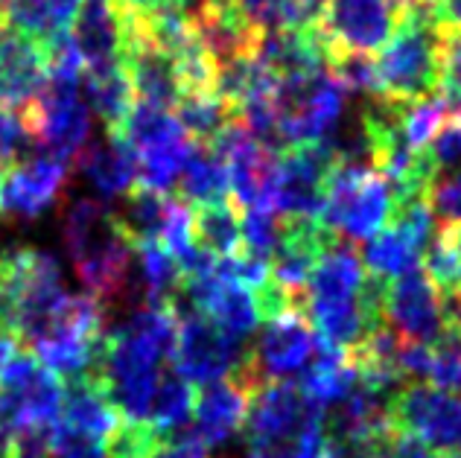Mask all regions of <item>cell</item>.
Listing matches in <instances>:
<instances>
[{
    "instance_id": "obj_32",
    "label": "cell",
    "mask_w": 461,
    "mask_h": 458,
    "mask_svg": "<svg viewBox=\"0 0 461 458\" xmlns=\"http://www.w3.org/2000/svg\"><path fill=\"white\" fill-rule=\"evenodd\" d=\"M161 447H167V441L152 424H135V420L120 418L117 429L108 436L105 455L108 458H152Z\"/></svg>"
},
{
    "instance_id": "obj_5",
    "label": "cell",
    "mask_w": 461,
    "mask_h": 458,
    "mask_svg": "<svg viewBox=\"0 0 461 458\" xmlns=\"http://www.w3.org/2000/svg\"><path fill=\"white\" fill-rule=\"evenodd\" d=\"M406 6L400 0H327L315 32L324 44L327 67L339 58H371L392 41Z\"/></svg>"
},
{
    "instance_id": "obj_15",
    "label": "cell",
    "mask_w": 461,
    "mask_h": 458,
    "mask_svg": "<svg viewBox=\"0 0 461 458\" xmlns=\"http://www.w3.org/2000/svg\"><path fill=\"white\" fill-rule=\"evenodd\" d=\"M251 394L242 389L237 380L208 382L196 391V406H193V427L190 438L199 441L204 450L225 447L230 438L246 424Z\"/></svg>"
},
{
    "instance_id": "obj_45",
    "label": "cell",
    "mask_w": 461,
    "mask_h": 458,
    "mask_svg": "<svg viewBox=\"0 0 461 458\" xmlns=\"http://www.w3.org/2000/svg\"><path fill=\"white\" fill-rule=\"evenodd\" d=\"M126 4H131V6H140V9H143V6H149L152 0H126Z\"/></svg>"
},
{
    "instance_id": "obj_20",
    "label": "cell",
    "mask_w": 461,
    "mask_h": 458,
    "mask_svg": "<svg viewBox=\"0 0 461 458\" xmlns=\"http://www.w3.org/2000/svg\"><path fill=\"white\" fill-rule=\"evenodd\" d=\"M85 94L91 100L88 108H94L96 117L103 120L105 135H114L129 117L131 105H135V91H131V79L123 62L88 70V76H85Z\"/></svg>"
},
{
    "instance_id": "obj_19",
    "label": "cell",
    "mask_w": 461,
    "mask_h": 458,
    "mask_svg": "<svg viewBox=\"0 0 461 458\" xmlns=\"http://www.w3.org/2000/svg\"><path fill=\"white\" fill-rule=\"evenodd\" d=\"M62 424L70 429H79L85 436L108 441V436L120 424V412L108 400V394L103 389V382L96 373L79 380L65 382V400H62Z\"/></svg>"
},
{
    "instance_id": "obj_2",
    "label": "cell",
    "mask_w": 461,
    "mask_h": 458,
    "mask_svg": "<svg viewBox=\"0 0 461 458\" xmlns=\"http://www.w3.org/2000/svg\"><path fill=\"white\" fill-rule=\"evenodd\" d=\"M444 27L432 9L415 0L403 12L397 32L374 58V100L392 105H411L427 96H438Z\"/></svg>"
},
{
    "instance_id": "obj_12",
    "label": "cell",
    "mask_w": 461,
    "mask_h": 458,
    "mask_svg": "<svg viewBox=\"0 0 461 458\" xmlns=\"http://www.w3.org/2000/svg\"><path fill=\"white\" fill-rule=\"evenodd\" d=\"M70 164L56 155H32L0 178V216L39 220L65 199Z\"/></svg>"
},
{
    "instance_id": "obj_31",
    "label": "cell",
    "mask_w": 461,
    "mask_h": 458,
    "mask_svg": "<svg viewBox=\"0 0 461 458\" xmlns=\"http://www.w3.org/2000/svg\"><path fill=\"white\" fill-rule=\"evenodd\" d=\"M32 147H35V138L30 131L23 108L0 105V178L9 170H15L18 164L27 161L23 155Z\"/></svg>"
},
{
    "instance_id": "obj_6",
    "label": "cell",
    "mask_w": 461,
    "mask_h": 458,
    "mask_svg": "<svg viewBox=\"0 0 461 458\" xmlns=\"http://www.w3.org/2000/svg\"><path fill=\"white\" fill-rule=\"evenodd\" d=\"M315 354V330L304 312L289 310L284 316L263 321V333L258 336L242 365L230 373L249 394H254L266 382H289V377L304 373L307 363Z\"/></svg>"
},
{
    "instance_id": "obj_30",
    "label": "cell",
    "mask_w": 461,
    "mask_h": 458,
    "mask_svg": "<svg viewBox=\"0 0 461 458\" xmlns=\"http://www.w3.org/2000/svg\"><path fill=\"white\" fill-rule=\"evenodd\" d=\"M242 255L260 263H272V255L284 234V220L269 211H242Z\"/></svg>"
},
{
    "instance_id": "obj_7",
    "label": "cell",
    "mask_w": 461,
    "mask_h": 458,
    "mask_svg": "<svg viewBox=\"0 0 461 458\" xmlns=\"http://www.w3.org/2000/svg\"><path fill=\"white\" fill-rule=\"evenodd\" d=\"M339 161L333 140L301 143L277 155L275 213L281 220H321L324 193Z\"/></svg>"
},
{
    "instance_id": "obj_23",
    "label": "cell",
    "mask_w": 461,
    "mask_h": 458,
    "mask_svg": "<svg viewBox=\"0 0 461 458\" xmlns=\"http://www.w3.org/2000/svg\"><path fill=\"white\" fill-rule=\"evenodd\" d=\"M181 131L199 147H211V143L222 135V131L237 120V112L230 108L216 91L204 94H187L173 108Z\"/></svg>"
},
{
    "instance_id": "obj_39",
    "label": "cell",
    "mask_w": 461,
    "mask_h": 458,
    "mask_svg": "<svg viewBox=\"0 0 461 458\" xmlns=\"http://www.w3.org/2000/svg\"><path fill=\"white\" fill-rule=\"evenodd\" d=\"M50 429L30 427L9 438V458H53L50 455Z\"/></svg>"
},
{
    "instance_id": "obj_13",
    "label": "cell",
    "mask_w": 461,
    "mask_h": 458,
    "mask_svg": "<svg viewBox=\"0 0 461 458\" xmlns=\"http://www.w3.org/2000/svg\"><path fill=\"white\" fill-rule=\"evenodd\" d=\"M50 82L47 47L0 23V105L23 108Z\"/></svg>"
},
{
    "instance_id": "obj_41",
    "label": "cell",
    "mask_w": 461,
    "mask_h": 458,
    "mask_svg": "<svg viewBox=\"0 0 461 458\" xmlns=\"http://www.w3.org/2000/svg\"><path fill=\"white\" fill-rule=\"evenodd\" d=\"M444 30L461 32V0H423Z\"/></svg>"
},
{
    "instance_id": "obj_50",
    "label": "cell",
    "mask_w": 461,
    "mask_h": 458,
    "mask_svg": "<svg viewBox=\"0 0 461 458\" xmlns=\"http://www.w3.org/2000/svg\"><path fill=\"white\" fill-rule=\"evenodd\" d=\"M249 458H260V455H251V453H249Z\"/></svg>"
},
{
    "instance_id": "obj_46",
    "label": "cell",
    "mask_w": 461,
    "mask_h": 458,
    "mask_svg": "<svg viewBox=\"0 0 461 458\" xmlns=\"http://www.w3.org/2000/svg\"><path fill=\"white\" fill-rule=\"evenodd\" d=\"M4 453H9V438L0 436V455H4Z\"/></svg>"
},
{
    "instance_id": "obj_40",
    "label": "cell",
    "mask_w": 461,
    "mask_h": 458,
    "mask_svg": "<svg viewBox=\"0 0 461 458\" xmlns=\"http://www.w3.org/2000/svg\"><path fill=\"white\" fill-rule=\"evenodd\" d=\"M152 458H208V450H204L199 441H193L190 429H187L185 436L176 438V441H169L167 447H161Z\"/></svg>"
},
{
    "instance_id": "obj_51",
    "label": "cell",
    "mask_w": 461,
    "mask_h": 458,
    "mask_svg": "<svg viewBox=\"0 0 461 458\" xmlns=\"http://www.w3.org/2000/svg\"><path fill=\"white\" fill-rule=\"evenodd\" d=\"M458 336H461V333H458Z\"/></svg>"
},
{
    "instance_id": "obj_9",
    "label": "cell",
    "mask_w": 461,
    "mask_h": 458,
    "mask_svg": "<svg viewBox=\"0 0 461 458\" xmlns=\"http://www.w3.org/2000/svg\"><path fill=\"white\" fill-rule=\"evenodd\" d=\"M23 114L35 143L50 149L47 155H56L74 166L91 138V108L79 96V85L50 79L30 105H23Z\"/></svg>"
},
{
    "instance_id": "obj_14",
    "label": "cell",
    "mask_w": 461,
    "mask_h": 458,
    "mask_svg": "<svg viewBox=\"0 0 461 458\" xmlns=\"http://www.w3.org/2000/svg\"><path fill=\"white\" fill-rule=\"evenodd\" d=\"M85 70L117 65L126 44V4L123 0H82V9L70 27Z\"/></svg>"
},
{
    "instance_id": "obj_36",
    "label": "cell",
    "mask_w": 461,
    "mask_h": 458,
    "mask_svg": "<svg viewBox=\"0 0 461 458\" xmlns=\"http://www.w3.org/2000/svg\"><path fill=\"white\" fill-rule=\"evenodd\" d=\"M158 246H161L164 251H169L176 260L196 246V239H193V208L176 196L169 199L161 234H158Z\"/></svg>"
},
{
    "instance_id": "obj_17",
    "label": "cell",
    "mask_w": 461,
    "mask_h": 458,
    "mask_svg": "<svg viewBox=\"0 0 461 458\" xmlns=\"http://www.w3.org/2000/svg\"><path fill=\"white\" fill-rule=\"evenodd\" d=\"M74 170L88 178L103 199H117L138 184V155L126 140L105 135L103 143H88L79 152Z\"/></svg>"
},
{
    "instance_id": "obj_3",
    "label": "cell",
    "mask_w": 461,
    "mask_h": 458,
    "mask_svg": "<svg viewBox=\"0 0 461 458\" xmlns=\"http://www.w3.org/2000/svg\"><path fill=\"white\" fill-rule=\"evenodd\" d=\"M397 211L394 193L368 164L336 161L324 193L321 222L350 246L385 231Z\"/></svg>"
},
{
    "instance_id": "obj_49",
    "label": "cell",
    "mask_w": 461,
    "mask_h": 458,
    "mask_svg": "<svg viewBox=\"0 0 461 458\" xmlns=\"http://www.w3.org/2000/svg\"><path fill=\"white\" fill-rule=\"evenodd\" d=\"M0 458H9V453H4V455H0Z\"/></svg>"
},
{
    "instance_id": "obj_43",
    "label": "cell",
    "mask_w": 461,
    "mask_h": 458,
    "mask_svg": "<svg viewBox=\"0 0 461 458\" xmlns=\"http://www.w3.org/2000/svg\"><path fill=\"white\" fill-rule=\"evenodd\" d=\"M15 354V342L9 339V336L0 330V368H4L9 363V356Z\"/></svg>"
},
{
    "instance_id": "obj_11",
    "label": "cell",
    "mask_w": 461,
    "mask_h": 458,
    "mask_svg": "<svg viewBox=\"0 0 461 458\" xmlns=\"http://www.w3.org/2000/svg\"><path fill=\"white\" fill-rule=\"evenodd\" d=\"M383 321L388 330L409 345L432 347L444 336H450L441 316V295L423 269L385 281Z\"/></svg>"
},
{
    "instance_id": "obj_28",
    "label": "cell",
    "mask_w": 461,
    "mask_h": 458,
    "mask_svg": "<svg viewBox=\"0 0 461 458\" xmlns=\"http://www.w3.org/2000/svg\"><path fill=\"white\" fill-rule=\"evenodd\" d=\"M196 147L199 143H193L190 138H181L173 143H164V147L138 152V187H147L167 196L169 190L178 187V178L185 173Z\"/></svg>"
},
{
    "instance_id": "obj_18",
    "label": "cell",
    "mask_w": 461,
    "mask_h": 458,
    "mask_svg": "<svg viewBox=\"0 0 461 458\" xmlns=\"http://www.w3.org/2000/svg\"><path fill=\"white\" fill-rule=\"evenodd\" d=\"M357 385H359V377L348 354L315 339L312 365H307V371L301 373V385H298L301 397L324 412L327 406L333 409L342 403Z\"/></svg>"
},
{
    "instance_id": "obj_38",
    "label": "cell",
    "mask_w": 461,
    "mask_h": 458,
    "mask_svg": "<svg viewBox=\"0 0 461 458\" xmlns=\"http://www.w3.org/2000/svg\"><path fill=\"white\" fill-rule=\"evenodd\" d=\"M368 458H435L429 447H423L418 438L406 436V432L392 429L371 447Z\"/></svg>"
},
{
    "instance_id": "obj_34",
    "label": "cell",
    "mask_w": 461,
    "mask_h": 458,
    "mask_svg": "<svg viewBox=\"0 0 461 458\" xmlns=\"http://www.w3.org/2000/svg\"><path fill=\"white\" fill-rule=\"evenodd\" d=\"M423 161H427L435 182H438L444 173L453 175L461 170V117L447 120L438 135L432 138L429 147L423 149Z\"/></svg>"
},
{
    "instance_id": "obj_33",
    "label": "cell",
    "mask_w": 461,
    "mask_h": 458,
    "mask_svg": "<svg viewBox=\"0 0 461 458\" xmlns=\"http://www.w3.org/2000/svg\"><path fill=\"white\" fill-rule=\"evenodd\" d=\"M438 100L444 103L447 114L461 117V32H453V30H444Z\"/></svg>"
},
{
    "instance_id": "obj_48",
    "label": "cell",
    "mask_w": 461,
    "mask_h": 458,
    "mask_svg": "<svg viewBox=\"0 0 461 458\" xmlns=\"http://www.w3.org/2000/svg\"><path fill=\"white\" fill-rule=\"evenodd\" d=\"M400 4H403V6H409V4H415V0H400Z\"/></svg>"
},
{
    "instance_id": "obj_1",
    "label": "cell",
    "mask_w": 461,
    "mask_h": 458,
    "mask_svg": "<svg viewBox=\"0 0 461 458\" xmlns=\"http://www.w3.org/2000/svg\"><path fill=\"white\" fill-rule=\"evenodd\" d=\"M62 239L79 283L103 307L131 289V243L120 231L114 211L94 199H74L62 220Z\"/></svg>"
},
{
    "instance_id": "obj_10",
    "label": "cell",
    "mask_w": 461,
    "mask_h": 458,
    "mask_svg": "<svg viewBox=\"0 0 461 458\" xmlns=\"http://www.w3.org/2000/svg\"><path fill=\"white\" fill-rule=\"evenodd\" d=\"M246 342H237L202 316V312H181L178 316V342L173 354L176 373L190 385H208L228 380L242 359H246Z\"/></svg>"
},
{
    "instance_id": "obj_27",
    "label": "cell",
    "mask_w": 461,
    "mask_h": 458,
    "mask_svg": "<svg viewBox=\"0 0 461 458\" xmlns=\"http://www.w3.org/2000/svg\"><path fill=\"white\" fill-rule=\"evenodd\" d=\"M114 138L126 140L129 147L135 149V155H138L143 149L164 147V143L181 140V138H187V135L181 131V126H178V120H176L173 112L147 105V103H135V105H131L129 117L123 120V126L114 131Z\"/></svg>"
},
{
    "instance_id": "obj_35",
    "label": "cell",
    "mask_w": 461,
    "mask_h": 458,
    "mask_svg": "<svg viewBox=\"0 0 461 458\" xmlns=\"http://www.w3.org/2000/svg\"><path fill=\"white\" fill-rule=\"evenodd\" d=\"M427 385L438 391H461V339L458 336H444L438 345H432V365Z\"/></svg>"
},
{
    "instance_id": "obj_22",
    "label": "cell",
    "mask_w": 461,
    "mask_h": 458,
    "mask_svg": "<svg viewBox=\"0 0 461 458\" xmlns=\"http://www.w3.org/2000/svg\"><path fill=\"white\" fill-rule=\"evenodd\" d=\"M185 204H220L230 199L225 161L211 147H196L178 178V196Z\"/></svg>"
},
{
    "instance_id": "obj_26",
    "label": "cell",
    "mask_w": 461,
    "mask_h": 458,
    "mask_svg": "<svg viewBox=\"0 0 461 458\" xmlns=\"http://www.w3.org/2000/svg\"><path fill=\"white\" fill-rule=\"evenodd\" d=\"M193 406H196V389L181 380L178 373H167V377H161V382H158L149 424L161 432V438L169 444L187 432Z\"/></svg>"
},
{
    "instance_id": "obj_4",
    "label": "cell",
    "mask_w": 461,
    "mask_h": 458,
    "mask_svg": "<svg viewBox=\"0 0 461 458\" xmlns=\"http://www.w3.org/2000/svg\"><path fill=\"white\" fill-rule=\"evenodd\" d=\"M321 409L301 397L295 382H266L249 400L246 447L260 458H286L324 429Z\"/></svg>"
},
{
    "instance_id": "obj_42",
    "label": "cell",
    "mask_w": 461,
    "mask_h": 458,
    "mask_svg": "<svg viewBox=\"0 0 461 458\" xmlns=\"http://www.w3.org/2000/svg\"><path fill=\"white\" fill-rule=\"evenodd\" d=\"M286 458H330V453H327V441H324V429L319 432V436L307 438L298 450H293Z\"/></svg>"
},
{
    "instance_id": "obj_16",
    "label": "cell",
    "mask_w": 461,
    "mask_h": 458,
    "mask_svg": "<svg viewBox=\"0 0 461 458\" xmlns=\"http://www.w3.org/2000/svg\"><path fill=\"white\" fill-rule=\"evenodd\" d=\"M366 281H368V272L357 246H350L342 239V243L330 248L315 263L310 283H307L304 316H307V310L339 307V304H350V301H359Z\"/></svg>"
},
{
    "instance_id": "obj_24",
    "label": "cell",
    "mask_w": 461,
    "mask_h": 458,
    "mask_svg": "<svg viewBox=\"0 0 461 458\" xmlns=\"http://www.w3.org/2000/svg\"><path fill=\"white\" fill-rule=\"evenodd\" d=\"M169 199L173 196H164V193H155L138 184L126 193L123 204L114 211V220L120 225V231H123V237L131 243V248H138L143 243H158Z\"/></svg>"
},
{
    "instance_id": "obj_8",
    "label": "cell",
    "mask_w": 461,
    "mask_h": 458,
    "mask_svg": "<svg viewBox=\"0 0 461 458\" xmlns=\"http://www.w3.org/2000/svg\"><path fill=\"white\" fill-rule=\"evenodd\" d=\"M388 418L394 429L438 455L461 450V394L438 391L427 382H406L388 397Z\"/></svg>"
},
{
    "instance_id": "obj_21",
    "label": "cell",
    "mask_w": 461,
    "mask_h": 458,
    "mask_svg": "<svg viewBox=\"0 0 461 458\" xmlns=\"http://www.w3.org/2000/svg\"><path fill=\"white\" fill-rule=\"evenodd\" d=\"M420 243H415L406 231H400L397 225H388L385 231L371 237L366 248H362V260H366V272L380 277V281H394L409 272L420 269L418 263L423 257Z\"/></svg>"
},
{
    "instance_id": "obj_44",
    "label": "cell",
    "mask_w": 461,
    "mask_h": 458,
    "mask_svg": "<svg viewBox=\"0 0 461 458\" xmlns=\"http://www.w3.org/2000/svg\"><path fill=\"white\" fill-rule=\"evenodd\" d=\"M12 6H15V0H0V23H6V15Z\"/></svg>"
},
{
    "instance_id": "obj_47",
    "label": "cell",
    "mask_w": 461,
    "mask_h": 458,
    "mask_svg": "<svg viewBox=\"0 0 461 458\" xmlns=\"http://www.w3.org/2000/svg\"><path fill=\"white\" fill-rule=\"evenodd\" d=\"M438 458H461V450H458V453H447V455H438Z\"/></svg>"
},
{
    "instance_id": "obj_29",
    "label": "cell",
    "mask_w": 461,
    "mask_h": 458,
    "mask_svg": "<svg viewBox=\"0 0 461 458\" xmlns=\"http://www.w3.org/2000/svg\"><path fill=\"white\" fill-rule=\"evenodd\" d=\"M444 117L447 108L438 96H427V100L403 105V112H400V135H403V143L411 152H423L432 143V138L441 131Z\"/></svg>"
},
{
    "instance_id": "obj_37",
    "label": "cell",
    "mask_w": 461,
    "mask_h": 458,
    "mask_svg": "<svg viewBox=\"0 0 461 458\" xmlns=\"http://www.w3.org/2000/svg\"><path fill=\"white\" fill-rule=\"evenodd\" d=\"M427 204L432 220H438L441 228H461V170L453 175H441L429 187Z\"/></svg>"
},
{
    "instance_id": "obj_25",
    "label": "cell",
    "mask_w": 461,
    "mask_h": 458,
    "mask_svg": "<svg viewBox=\"0 0 461 458\" xmlns=\"http://www.w3.org/2000/svg\"><path fill=\"white\" fill-rule=\"evenodd\" d=\"M193 239L213 257H230L242 248V222L234 202L193 208Z\"/></svg>"
}]
</instances>
